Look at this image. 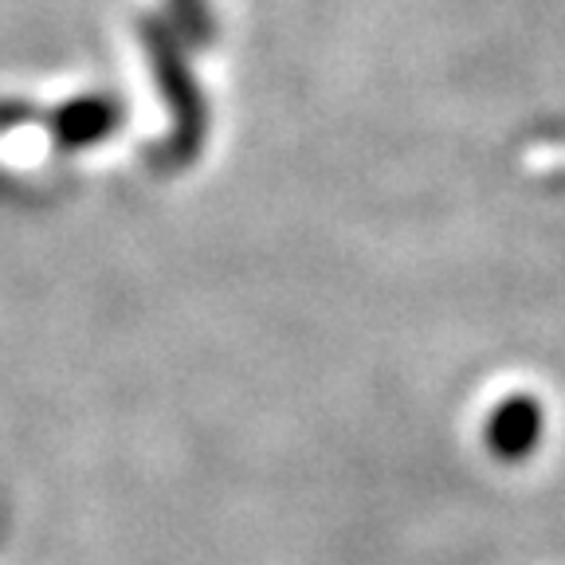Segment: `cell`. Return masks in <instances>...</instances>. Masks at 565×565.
<instances>
[{
  "label": "cell",
  "mask_w": 565,
  "mask_h": 565,
  "mask_svg": "<svg viewBox=\"0 0 565 565\" xmlns=\"http://www.w3.org/2000/svg\"><path fill=\"white\" fill-rule=\"evenodd\" d=\"M542 428H546V408L534 393H511L491 408L483 424L487 451L503 463H519V459L534 456L542 444Z\"/></svg>",
  "instance_id": "obj_3"
},
{
  "label": "cell",
  "mask_w": 565,
  "mask_h": 565,
  "mask_svg": "<svg viewBox=\"0 0 565 565\" xmlns=\"http://www.w3.org/2000/svg\"><path fill=\"white\" fill-rule=\"evenodd\" d=\"M169 17H173V32L189 47H209L216 40V20H212L209 0H169Z\"/></svg>",
  "instance_id": "obj_4"
},
{
  "label": "cell",
  "mask_w": 565,
  "mask_h": 565,
  "mask_svg": "<svg viewBox=\"0 0 565 565\" xmlns=\"http://www.w3.org/2000/svg\"><path fill=\"white\" fill-rule=\"evenodd\" d=\"M138 40L146 63H150L153 83L166 98L169 122H173L166 146H161V161L173 169L193 166L204 146V134H209V106H204L201 83H196L193 67L185 60V40L173 32V24L158 17L138 20Z\"/></svg>",
  "instance_id": "obj_1"
},
{
  "label": "cell",
  "mask_w": 565,
  "mask_h": 565,
  "mask_svg": "<svg viewBox=\"0 0 565 565\" xmlns=\"http://www.w3.org/2000/svg\"><path fill=\"white\" fill-rule=\"evenodd\" d=\"M32 118H40L32 103H20V98H0V134H12L20 126H28Z\"/></svg>",
  "instance_id": "obj_5"
},
{
  "label": "cell",
  "mask_w": 565,
  "mask_h": 565,
  "mask_svg": "<svg viewBox=\"0 0 565 565\" xmlns=\"http://www.w3.org/2000/svg\"><path fill=\"white\" fill-rule=\"evenodd\" d=\"M122 118H126V106L115 95L95 90V95L67 98L63 106H55L52 115H47V134H52L55 150L75 153L106 141L122 126Z\"/></svg>",
  "instance_id": "obj_2"
}]
</instances>
